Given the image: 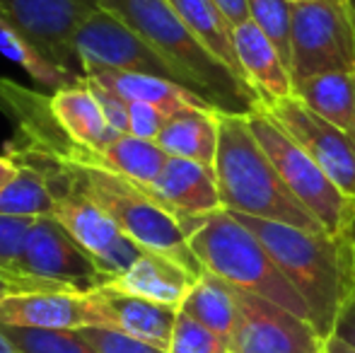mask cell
I'll return each instance as SVG.
<instances>
[{"instance_id":"1","label":"cell","mask_w":355,"mask_h":353,"mask_svg":"<svg viewBox=\"0 0 355 353\" xmlns=\"http://www.w3.org/2000/svg\"><path fill=\"white\" fill-rule=\"evenodd\" d=\"M99 8L141 34L182 76L184 85L218 112L247 117L259 107V94L193 37L169 0H99Z\"/></svg>"},{"instance_id":"2","label":"cell","mask_w":355,"mask_h":353,"mask_svg":"<svg viewBox=\"0 0 355 353\" xmlns=\"http://www.w3.org/2000/svg\"><path fill=\"white\" fill-rule=\"evenodd\" d=\"M218 119L220 138L213 172L225 211L283 223L307 232H327L281 179L249 128L247 117L220 112Z\"/></svg>"},{"instance_id":"3","label":"cell","mask_w":355,"mask_h":353,"mask_svg":"<svg viewBox=\"0 0 355 353\" xmlns=\"http://www.w3.org/2000/svg\"><path fill=\"white\" fill-rule=\"evenodd\" d=\"M53 162L61 167L71 189L92 198L138 247L174 259L193 276L206 273L189 247V237L179 218L172 216L164 206H159L138 184L99 165L97 153L85 150L75 143L66 157H58Z\"/></svg>"},{"instance_id":"4","label":"cell","mask_w":355,"mask_h":353,"mask_svg":"<svg viewBox=\"0 0 355 353\" xmlns=\"http://www.w3.org/2000/svg\"><path fill=\"white\" fill-rule=\"evenodd\" d=\"M237 218L261 240L288 283L300 293L309 310V322L319 336L329 339L338 310L348 295L343 237L307 232L252 216Z\"/></svg>"},{"instance_id":"5","label":"cell","mask_w":355,"mask_h":353,"mask_svg":"<svg viewBox=\"0 0 355 353\" xmlns=\"http://www.w3.org/2000/svg\"><path fill=\"white\" fill-rule=\"evenodd\" d=\"M182 227L203 271L227 281L239 291L276 302L309 322V310L288 283L257 235L225 208L208 216L187 218Z\"/></svg>"},{"instance_id":"6","label":"cell","mask_w":355,"mask_h":353,"mask_svg":"<svg viewBox=\"0 0 355 353\" xmlns=\"http://www.w3.org/2000/svg\"><path fill=\"white\" fill-rule=\"evenodd\" d=\"M247 121L257 141L266 150L268 160L297 201L319 221V225L334 237L346 232L348 223L355 218V201L334 184V179L263 112L257 107L247 114Z\"/></svg>"},{"instance_id":"7","label":"cell","mask_w":355,"mask_h":353,"mask_svg":"<svg viewBox=\"0 0 355 353\" xmlns=\"http://www.w3.org/2000/svg\"><path fill=\"white\" fill-rule=\"evenodd\" d=\"M329 73L355 76V17L348 0H304L290 10V76L300 83Z\"/></svg>"},{"instance_id":"8","label":"cell","mask_w":355,"mask_h":353,"mask_svg":"<svg viewBox=\"0 0 355 353\" xmlns=\"http://www.w3.org/2000/svg\"><path fill=\"white\" fill-rule=\"evenodd\" d=\"M97 10L99 0H0V17L49 63L75 78H85L75 37Z\"/></svg>"},{"instance_id":"9","label":"cell","mask_w":355,"mask_h":353,"mask_svg":"<svg viewBox=\"0 0 355 353\" xmlns=\"http://www.w3.org/2000/svg\"><path fill=\"white\" fill-rule=\"evenodd\" d=\"M75 51H78L80 66H83V76L92 68H109V71L164 78V80L184 85L182 76L141 34L133 32L116 15L102 8L80 27L78 37H75Z\"/></svg>"},{"instance_id":"10","label":"cell","mask_w":355,"mask_h":353,"mask_svg":"<svg viewBox=\"0 0 355 353\" xmlns=\"http://www.w3.org/2000/svg\"><path fill=\"white\" fill-rule=\"evenodd\" d=\"M17 271L78 293H92L112 281L53 216L34 221Z\"/></svg>"},{"instance_id":"11","label":"cell","mask_w":355,"mask_h":353,"mask_svg":"<svg viewBox=\"0 0 355 353\" xmlns=\"http://www.w3.org/2000/svg\"><path fill=\"white\" fill-rule=\"evenodd\" d=\"M259 107L355 201V143L346 131L322 119L300 97L261 102Z\"/></svg>"},{"instance_id":"12","label":"cell","mask_w":355,"mask_h":353,"mask_svg":"<svg viewBox=\"0 0 355 353\" xmlns=\"http://www.w3.org/2000/svg\"><path fill=\"white\" fill-rule=\"evenodd\" d=\"M227 341L232 353H319L327 339L312 322L237 288V325Z\"/></svg>"},{"instance_id":"13","label":"cell","mask_w":355,"mask_h":353,"mask_svg":"<svg viewBox=\"0 0 355 353\" xmlns=\"http://www.w3.org/2000/svg\"><path fill=\"white\" fill-rule=\"evenodd\" d=\"M56 198L58 201L53 218L71 232L75 242L92 257L94 264L109 278H116L119 273H123L145 252L92 198L71 189L68 179L66 187L56 193Z\"/></svg>"},{"instance_id":"14","label":"cell","mask_w":355,"mask_h":353,"mask_svg":"<svg viewBox=\"0 0 355 353\" xmlns=\"http://www.w3.org/2000/svg\"><path fill=\"white\" fill-rule=\"evenodd\" d=\"M0 325L80 332L87 327H109V317L97 291H46L5 298L0 302Z\"/></svg>"},{"instance_id":"15","label":"cell","mask_w":355,"mask_h":353,"mask_svg":"<svg viewBox=\"0 0 355 353\" xmlns=\"http://www.w3.org/2000/svg\"><path fill=\"white\" fill-rule=\"evenodd\" d=\"M145 191L172 216H177L179 223L223 208L213 167L184 157H169L155 184Z\"/></svg>"},{"instance_id":"16","label":"cell","mask_w":355,"mask_h":353,"mask_svg":"<svg viewBox=\"0 0 355 353\" xmlns=\"http://www.w3.org/2000/svg\"><path fill=\"white\" fill-rule=\"evenodd\" d=\"M198 278L201 276H193L174 259L155 255V252H143L126 271L112 278L107 288L179 310Z\"/></svg>"},{"instance_id":"17","label":"cell","mask_w":355,"mask_h":353,"mask_svg":"<svg viewBox=\"0 0 355 353\" xmlns=\"http://www.w3.org/2000/svg\"><path fill=\"white\" fill-rule=\"evenodd\" d=\"M232 42L244 80L259 94V104L276 102L293 94V76L288 63L252 19L234 27Z\"/></svg>"},{"instance_id":"18","label":"cell","mask_w":355,"mask_h":353,"mask_svg":"<svg viewBox=\"0 0 355 353\" xmlns=\"http://www.w3.org/2000/svg\"><path fill=\"white\" fill-rule=\"evenodd\" d=\"M49 104H51V114L58 126L63 128V133L89 153H97L99 155L119 136H123V133L114 131L109 126L102 107H99L97 97L92 94L89 85L85 83V78L78 85L51 92Z\"/></svg>"},{"instance_id":"19","label":"cell","mask_w":355,"mask_h":353,"mask_svg":"<svg viewBox=\"0 0 355 353\" xmlns=\"http://www.w3.org/2000/svg\"><path fill=\"white\" fill-rule=\"evenodd\" d=\"M97 295L109 317V327L128 336H136L141 341H148L157 349H169L179 310L143 300L136 295H126V293H119L107 286L97 288Z\"/></svg>"},{"instance_id":"20","label":"cell","mask_w":355,"mask_h":353,"mask_svg":"<svg viewBox=\"0 0 355 353\" xmlns=\"http://www.w3.org/2000/svg\"><path fill=\"white\" fill-rule=\"evenodd\" d=\"M85 78L97 85L107 87L109 92L119 94L126 102H143L162 109L167 117H174L177 112L189 107H203L215 109L211 102L196 94L193 89L179 85V83L164 80L155 76H141V73H123V71H109V68H92L85 73Z\"/></svg>"},{"instance_id":"21","label":"cell","mask_w":355,"mask_h":353,"mask_svg":"<svg viewBox=\"0 0 355 353\" xmlns=\"http://www.w3.org/2000/svg\"><path fill=\"white\" fill-rule=\"evenodd\" d=\"M220 112L218 109L189 107L164 121L157 136V146L169 157L201 162L213 167L220 138Z\"/></svg>"},{"instance_id":"22","label":"cell","mask_w":355,"mask_h":353,"mask_svg":"<svg viewBox=\"0 0 355 353\" xmlns=\"http://www.w3.org/2000/svg\"><path fill=\"white\" fill-rule=\"evenodd\" d=\"M10 157L19 165L12 182L0 191V213L19 218H44L56 211V191H53L49 170L34 157L10 148Z\"/></svg>"},{"instance_id":"23","label":"cell","mask_w":355,"mask_h":353,"mask_svg":"<svg viewBox=\"0 0 355 353\" xmlns=\"http://www.w3.org/2000/svg\"><path fill=\"white\" fill-rule=\"evenodd\" d=\"M312 112L331 121L348 136L355 131V76L351 73H329L300 83L293 89Z\"/></svg>"},{"instance_id":"24","label":"cell","mask_w":355,"mask_h":353,"mask_svg":"<svg viewBox=\"0 0 355 353\" xmlns=\"http://www.w3.org/2000/svg\"><path fill=\"white\" fill-rule=\"evenodd\" d=\"M169 3H172V8L179 12V17L187 22V27L193 32V37H196L220 63H225L239 80H244L237 53H234V42H232L234 27L225 19V15L215 8L213 0H169Z\"/></svg>"},{"instance_id":"25","label":"cell","mask_w":355,"mask_h":353,"mask_svg":"<svg viewBox=\"0 0 355 353\" xmlns=\"http://www.w3.org/2000/svg\"><path fill=\"white\" fill-rule=\"evenodd\" d=\"M179 312L193 317L203 327L230 339L237 325V288L206 271L193 283Z\"/></svg>"},{"instance_id":"26","label":"cell","mask_w":355,"mask_h":353,"mask_svg":"<svg viewBox=\"0 0 355 353\" xmlns=\"http://www.w3.org/2000/svg\"><path fill=\"white\" fill-rule=\"evenodd\" d=\"M167 160L169 155L155 141H143V138L128 136V133L119 136L112 146L104 148L97 155L99 165L138 184L141 189L153 187Z\"/></svg>"},{"instance_id":"27","label":"cell","mask_w":355,"mask_h":353,"mask_svg":"<svg viewBox=\"0 0 355 353\" xmlns=\"http://www.w3.org/2000/svg\"><path fill=\"white\" fill-rule=\"evenodd\" d=\"M0 53L5 58H10L12 63H17L19 68L27 71V76H32L37 83H42L44 87L49 89H63V87H71L78 85L83 78H75L71 73L61 71L56 68L53 63H49L22 34L17 32L15 27H10L3 17H0Z\"/></svg>"},{"instance_id":"28","label":"cell","mask_w":355,"mask_h":353,"mask_svg":"<svg viewBox=\"0 0 355 353\" xmlns=\"http://www.w3.org/2000/svg\"><path fill=\"white\" fill-rule=\"evenodd\" d=\"M3 334L19 353H97L80 332L66 329H32V327L0 325Z\"/></svg>"},{"instance_id":"29","label":"cell","mask_w":355,"mask_h":353,"mask_svg":"<svg viewBox=\"0 0 355 353\" xmlns=\"http://www.w3.org/2000/svg\"><path fill=\"white\" fill-rule=\"evenodd\" d=\"M249 19L271 39L290 68V0H247Z\"/></svg>"},{"instance_id":"30","label":"cell","mask_w":355,"mask_h":353,"mask_svg":"<svg viewBox=\"0 0 355 353\" xmlns=\"http://www.w3.org/2000/svg\"><path fill=\"white\" fill-rule=\"evenodd\" d=\"M227 351H230V341L225 336H220L218 332L203 327L193 317L179 312L167 353H227Z\"/></svg>"},{"instance_id":"31","label":"cell","mask_w":355,"mask_h":353,"mask_svg":"<svg viewBox=\"0 0 355 353\" xmlns=\"http://www.w3.org/2000/svg\"><path fill=\"white\" fill-rule=\"evenodd\" d=\"M80 336L97 353H167L148 341L123 334L114 327H87V329H80Z\"/></svg>"},{"instance_id":"32","label":"cell","mask_w":355,"mask_h":353,"mask_svg":"<svg viewBox=\"0 0 355 353\" xmlns=\"http://www.w3.org/2000/svg\"><path fill=\"white\" fill-rule=\"evenodd\" d=\"M37 218H19V216H3L0 213V266L8 271H17L19 259L27 235L32 230Z\"/></svg>"},{"instance_id":"33","label":"cell","mask_w":355,"mask_h":353,"mask_svg":"<svg viewBox=\"0 0 355 353\" xmlns=\"http://www.w3.org/2000/svg\"><path fill=\"white\" fill-rule=\"evenodd\" d=\"M167 119H169L167 114L162 109L153 107V104L128 102V136L157 143V136Z\"/></svg>"},{"instance_id":"34","label":"cell","mask_w":355,"mask_h":353,"mask_svg":"<svg viewBox=\"0 0 355 353\" xmlns=\"http://www.w3.org/2000/svg\"><path fill=\"white\" fill-rule=\"evenodd\" d=\"M85 83H87L89 89H92V94L97 97V102H99V107H102L104 119L109 121V126L119 133H128V102L126 99L109 92L107 87L97 85V83L87 80V78H85Z\"/></svg>"},{"instance_id":"35","label":"cell","mask_w":355,"mask_h":353,"mask_svg":"<svg viewBox=\"0 0 355 353\" xmlns=\"http://www.w3.org/2000/svg\"><path fill=\"white\" fill-rule=\"evenodd\" d=\"M46 291H68V288H61V286H56V283L39 281V278H32V276H24V273H19V271H8V268L0 266V302L12 295L46 293Z\"/></svg>"},{"instance_id":"36","label":"cell","mask_w":355,"mask_h":353,"mask_svg":"<svg viewBox=\"0 0 355 353\" xmlns=\"http://www.w3.org/2000/svg\"><path fill=\"white\" fill-rule=\"evenodd\" d=\"M331 336L341 341V344L355 349V293H348L346 300H343L341 310L336 315V322H334Z\"/></svg>"},{"instance_id":"37","label":"cell","mask_w":355,"mask_h":353,"mask_svg":"<svg viewBox=\"0 0 355 353\" xmlns=\"http://www.w3.org/2000/svg\"><path fill=\"white\" fill-rule=\"evenodd\" d=\"M213 3H215V8L225 15V19H227L232 27H239V24L249 22L247 0H213Z\"/></svg>"},{"instance_id":"38","label":"cell","mask_w":355,"mask_h":353,"mask_svg":"<svg viewBox=\"0 0 355 353\" xmlns=\"http://www.w3.org/2000/svg\"><path fill=\"white\" fill-rule=\"evenodd\" d=\"M343 250H346V273H348V293H355V218L348 223L343 232Z\"/></svg>"},{"instance_id":"39","label":"cell","mask_w":355,"mask_h":353,"mask_svg":"<svg viewBox=\"0 0 355 353\" xmlns=\"http://www.w3.org/2000/svg\"><path fill=\"white\" fill-rule=\"evenodd\" d=\"M17 170H19V165H17V160H15V157L0 155V191H3L10 182H12V177L17 175Z\"/></svg>"},{"instance_id":"40","label":"cell","mask_w":355,"mask_h":353,"mask_svg":"<svg viewBox=\"0 0 355 353\" xmlns=\"http://www.w3.org/2000/svg\"><path fill=\"white\" fill-rule=\"evenodd\" d=\"M0 353H19V351L12 346V341H10L8 336L3 334V329H0Z\"/></svg>"},{"instance_id":"41","label":"cell","mask_w":355,"mask_h":353,"mask_svg":"<svg viewBox=\"0 0 355 353\" xmlns=\"http://www.w3.org/2000/svg\"><path fill=\"white\" fill-rule=\"evenodd\" d=\"M0 112H3L5 117L12 119V114H10V107H8V102H5V99H3V94H0Z\"/></svg>"},{"instance_id":"42","label":"cell","mask_w":355,"mask_h":353,"mask_svg":"<svg viewBox=\"0 0 355 353\" xmlns=\"http://www.w3.org/2000/svg\"><path fill=\"white\" fill-rule=\"evenodd\" d=\"M351 3V10H353V17H355V0H348Z\"/></svg>"},{"instance_id":"43","label":"cell","mask_w":355,"mask_h":353,"mask_svg":"<svg viewBox=\"0 0 355 353\" xmlns=\"http://www.w3.org/2000/svg\"><path fill=\"white\" fill-rule=\"evenodd\" d=\"M290 3H304V0H290Z\"/></svg>"},{"instance_id":"44","label":"cell","mask_w":355,"mask_h":353,"mask_svg":"<svg viewBox=\"0 0 355 353\" xmlns=\"http://www.w3.org/2000/svg\"><path fill=\"white\" fill-rule=\"evenodd\" d=\"M351 138H353V143H355V131H353V136H351Z\"/></svg>"},{"instance_id":"45","label":"cell","mask_w":355,"mask_h":353,"mask_svg":"<svg viewBox=\"0 0 355 353\" xmlns=\"http://www.w3.org/2000/svg\"><path fill=\"white\" fill-rule=\"evenodd\" d=\"M319 353H324V351H319Z\"/></svg>"},{"instance_id":"46","label":"cell","mask_w":355,"mask_h":353,"mask_svg":"<svg viewBox=\"0 0 355 353\" xmlns=\"http://www.w3.org/2000/svg\"><path fill=\"white\" fill-rule=\"evenodd\" d=\"M227 353H232V351H227Z\"/></svg>"}]
</instances>
